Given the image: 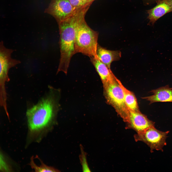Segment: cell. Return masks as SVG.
I'll use <instances>...</instances> for the list:
<instances>
[{"mask_svg": "<svg viewBox=\"0 0 172 172\" xmlns=\"http://www.w3.org/2000/svg\"><path fill=\"white\" fill-rule=\"evenodd\" d=\"M168 2L172 7V0H166Z\"/></svg>", "mask_w": 172, "mask_h": 172, "instance_id": "d6986e66", "label": "cell"}, {"mask_svg": "<svg viewBox=\"0 0 172 172\" xmlns=\"http://www.w3.org/2000/svg\"><path fill=\"white\" fill-rule=\"evenodd\" d=\"M104 92L107 102L115 109L118 114L126 122L129 111L126 104L123 91L116 79L103 86Z\"/></svg>", "mask_w": 172, "mask_h": 172, "instance_id": "277c9868", "label": "cell"}, {"mask_svg": "<svg viewBox=\"0 0 172 172\" xmlns=\"http://www.w3.org/2000/svg\"><path fill=\"white\" fill-rule=\"evenodd\" d=\"M169 132L159 131L153 126L137 133L134 137L136 141H141L146 144L150 148L151 152L154 150L162 151L163 147L166 145V140Z\"/></svg>", "mask_w": 172, "mask_h": 172, "instance_id": "5b68a950", "label": "cell"}, {"mask_svg": "<svg viewBox=\"0 0 172 172\" xmlns=\"http://www.w3.org/2000/svg\"><path fill=\"white\" fill-rule=\"evenodd\" d=\"M82 159L83 170L85 172H90V170L86 163V157L84 155H82Z\"/></svg>", "mask_w": 172, "mask_h": 172, "instance_id": "e0dca14e", "label": "cell"}, {"mask_svg": "<svg viewBox=\"0 0 172 172\" xmlns=\"http://www.w3.org/2000/svg\"><path fill=\"white\" fill-rule=\"evenodd\" d=\"M118 81L123 91L125 102L129 110L139 111L137 100L134 94L125 88L118 79Z\"/></svg>", "mask_w": 172, "mask_h": 172, "instance_id": "4fadbf2b", "label": "cell"}, {"mask_svg": "<svg viewBox=\"0 0 172 172\" xmlns=\"http://www.w3.org/2000/svg\"><path fill=\"white\" fill-rule=\"evenodd\" d=\"M156 3L155 6L146 11L148 14L147 18L149 21V24L152 26L160 18L172 12V7L166 0H160Z\"/></svg>", "mask_w": 172, "mask_h": 172, "instance_id": "9c48e42d", "label": "cell"}, {"mask_svg": "<svg viewBox=\"0 0 172 172\" xmlns=\"http://www.w3.org/2000/svg\"><path fill=\"white\" fill-rule=\"evenodd\" d=\"M95 0H90V2L92 3V2Z\"/></svg>", "mask_w": 172, "mask_h": 172, "instance_id": "ffe728a7", "label": "cell"}, {"mask_svg": "<svg viewBox=\"0 0 172 172\" xmlns=\"http://www.w3.org/2000/svg\"><path fill=\"white\" fill-rule=\"evenodd\" d=\"M33 158H32L30 162L31 167L37 172H55L57 171L54 168L48 166L41 161V164L39 166H37L34 162Z\"/></svg>", "mask_w": 172, "mask_h": 172, "instance_id": "5bb4252c", "label": "cell"}, {"mask_svg": "<svg viewBox=\"0 0 172 172\" xmlns=\"http://www.w3.org/2000/svg\"><path fill=\"white\" fill-rule=\"evenodd\" d=\"M0 170L2 172H9L11 168L6 160L4 156L0 152Z\"/></svg>", "mask_w": 172, "mask_h": 172, "instance_id": "2e32d148", "label": "cell"}, {"mask_svg": "<svg viewBox=\"0 0 172 172\" xmlns=\"http://www.w3.org/2000/svg\"><path fill=\"white\" fill-rule=\"evenodd\" d=\"M76 10L69 0H51L45 12L53 16L58 23L71 16Z\"/></svg>", "mask_w": 172, "mask_h": 172, "instance_id": "52a82bcc", "label": "cell"}, {"mask_svg": "<svg viewBox=\"0 0 172 172\" xmlns=\"http://www.w3.org/2000/svg\"><path fill=\"white\" fill-rule=\"evenodd\" d=\"M70 3L76 10L83 7L92 3L90 0H69Z\"/></svg>", "mask_w": 172, "mask_h": 172, "instance_id": "9a60e30c", "label": "cell"}, {"mask_svg": "<svg viewBox=\"0 0 172 172\" xmlns=\"http://www.w3.org/2000/svg\"><path fill=\"white\" fill-rule=\"evenodd\" d=\"M160 0H143L144 4L146 5H149L156 3Z\"/></svg>", "mask_w": 172, "mask_h": 172, "instance_id": "ac0fdd59", "label": "cell"}, {"mask_svg": "<svg viewBox=\"0 0 172 172\" xmlns=\"http://www.w3.org/2000/svg\"><path fill=\"white\" fill-rule=\"evenodd\" d=\"M91 61L99 75L104 86L115 79L116 78L111 69L102 63L98 57H91Z\"/></svg>", "mask_w": 172, "mask_h": 172, "instance_id": "30bf717a", "label": "cell"}, {"mask_svg": "<svg viewBox=\"0 0 172 172\" xmlns=\"http://www.w3.org/2000/svg\"><path fill=\"white\" fill-rule=\"evenodd\" d=\"M151 96L143 97L151 104L156 102H172V88L168 85L152 90Z\"/></svg>", "mask_w": 172, "mask_h": 172, "instance_id": "8fae6325", "label": "cell"}, {"mask_svg": "<svg viewBox=\"0 0 172 172\" xmlns=\"http://www.w3.org/2000/svg\"><path fill=\"white\" fill-rule=\"evenodd\" d=\"M97 54L99 59L110 69L112 63L119 59L121 55V52L119 51L108 50L98 44L97 47Z\"/></svg>", "mask_w": 172, "mask_h": 172, "instance_id": "7c38bea8", "label": "cell"}, {"mask_svg": "<svg viewBox=\"0 0 172 172\" xmlns=\"http://www.w3.org/2000/svg\"><path fill=\"white\" fill-rule=\"evenodd\" d=\"M98 33L89 27L84 20L79 25L75 39V53H81L90 58L97 57Z\"/></svg>", "mask_w": 172, "mask_h": 172, "instance_id": "3957f363", "label": "cell"}, {"mask_svg": "<svg viewBox=\"0 0 172 172\" xmlns=\"http://www.w3.org/2000/svg\"><path fill=\"white\" fill-rule=\"evenodd\" d=\"M86 13L78 10L71 16L58 23L59 32V44L60 53L57 73H67L71 58L75 53L76 34L78 28L85 19Z\"/></svg>", "mask_w": 172, "mask_h": 172, "instance_id": "6da1fadb", "label": "cell"}, {"mask_svg": "<svg viewBox=\"0 0 172 172\" xmlns=\"http://www.w3.org/2000/svg\"><path fill=\"white\" fill-rule=\"evenodd\" d=\"M54 106L50 98L44 99L28 109L26 115L29 130L36 134L47 126L53 115Z\"/></svg>", "mask_w": 172, "mask_h": 172, "instance_id": "7a4b0ae2", "label": "cell"}, {"mask_svg": "<svg viewBox=\"0 0 172 172\" xmlns=\"http://www.w3.org/2000/svg\"><path fill=\"white\" fill-rule=\"evenodd\" d=\"M11 49L6 48L3 41L0 43V95H6L5 84L9 79L8 71L10 69L21 63L20 61L12 58L11 54L13 52Z\"/></svg>", "mask_w": 172, "mask_h": 172, "instance_id": "8992f818", "label": "cell"}, {"mask_svg": "<svg viewBox=\"0 0 172 172\" xmlns=\"http://www.w3.org/2000/svg\"><path fill=\"white\" fill-rule=\"evenodd\" d=\"M129 111L128 119L126 122L128 128L133 129L138 133L155 126V123L149 119L140 111Z\"/></svg>", "mask_w": 172, "mask_h": 172, "instance_id": "ba28073f", "label": "cell"}]
</instances>
